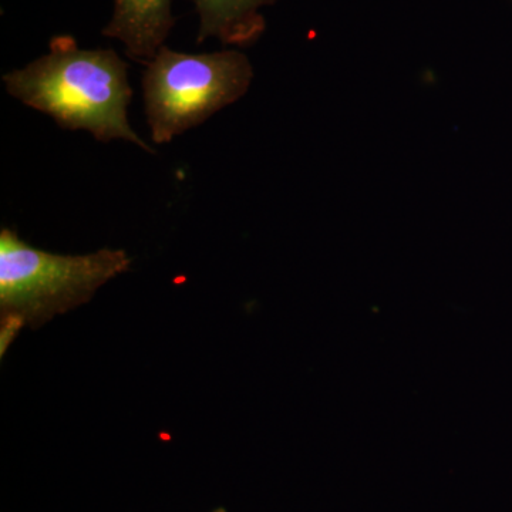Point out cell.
I'll use <instances>...</instances> for the list:
<instances>
[{
	"label": "cell",
	"instance_id": "6da1fadb",
	"mask_svg": "<svg viewBox=\"0 0 512 512\" xmlns=\"http://www.w3.org/2000/svg\"><path fill=\"white\" fill-rule=\"evenodd\" d=\"M128 66L114 50L80 49L76 39L50 40L49 53L3 76L6 92L20 103L52 117L66 130H86L96 140H124L148 153L127 119L133 89Z\"/></svg>",
	"mask_w": 512,
	"mask_h": 512
},
{
	"label": "cell",
	"instance_id": "7a4b0ae2",
	"mask_svg": "<svg viewBox=\"0 0 512 512\" xmlns=\"http://www.w3.org/2000/svg\"><path fill=\"white\" fill-rule=\"evenodd\" d=\"M124 249L59 255L32 247L18 232H0V346L2 356L20 330H36L73 311L101 286L130 269Z\"/></svg>",
	"mask_w": 512,
	"mask_h": 512
},
{
	"label": "cell",
	"instance_id": "3957f363",
	"mask_svg": "<svg viewBox=\"0 0 512 512\" xmlns=\"http://www.w3.org/2000/svg\"><path fill=\"white\" fill-rule=\"evenodd\" d=\"M254 70L244 53H181L163 46L143 74L144 109L151 138L171 143L241 99Z\"/></svg>",
	"mask_w": 512,
	"mask_h": 512
},
{
	"label": "cell",
	"instance_id": "277c9868",
	"mask_svg": "<svg viewBox=\"0 0 512 512\" xmlns=\"http://www.w3.org/2000/svg\"><path fill=\"white\" fill-rule=\"evenodd\" d=\"M171 0H114V12L103 35L120 40L128 57L150 63L174 28Z\"/></svg>",
	"mask_w": 512,
	"mask_h": 512
},
{
	"label": "cell",
	"instance_id": "5b68a950",
	"mask_svg": "<svg viewBox=\"0 0 512 512\" xmlns=\"http://www.w3.org/2000/svg\"><path fill=\"white\" fill-rule=\"evenodd\" d=\"M200 18L198 42L214 37L228 46H251L265 30L261 9L276 0H191Z\"/></svg>",
	"mask_w": 512,
	"mask_h": 512
},
{
	"label": "cell",
	"instance_id": "8992f818",
	"mask_svg": "<svg viewBox=\"0 0 512 512\" xmlns=\"http://www.w3.org/2000/svg\"><path fill=\"white\" fill-rule=\"evenodd\" d=\"M217 512H224V511H217Z\"/></svg>",
	"mask_w": 512,
	"mask_h": 512
}]
</instances>
